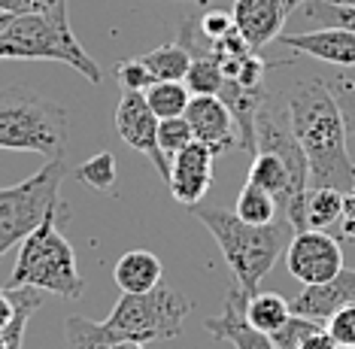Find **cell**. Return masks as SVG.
<instances>
[{"label":"cell","mask_w":355,"mask_h":349,"mask_svg":"<svg viewBox=\"0 0 355 349\" xmlns=\"http://www.w3.org/2000/svg\"><path fill=\"white\" fill-rule=\"evenodd\" d=\"M288 125L297 146L304 149L306 167H310V189H355V161L346 149V128L328 83L316 76L297 79L286 92Z\"/></svg>","instance_id":"6da1fadb"},{"label":"cell","mask_w":355,"mask_h":349,"mask_svg":"<svg viewBox=\"0 0 355 349\" xmlns=\"http://www.w3.org/2000/svg\"><path fill=\"white\" fill-rule=\"evenodd\" d=\"M195 216L216 237L234 280H237V289L246 298L258 291V282L273 271V264L279 262V255L286 253L288 240L295 234L286 219H277L270 225H249L243 219H237V213L204 207H195Z\"/></svg>","instance_id":"7a4b0ae2"},{"label":"cell","mask_w":355,"mask_h":349,"mask_svg":"<svg viewBox=\"0 0 355 349\" xmlns=\"http://www.w3.org/2000/svg\"><path fill=\"white\" fill-rule=\"evenodd\" d=\"M0 58H25V61H61L79 70L88 83H101L103 73L98 61L79 46L73 37L67 12H6L0 22Z\"/></svg>","instance_id":"3957f363"},{"label":"cell","mask_w":355,"mask_h":349,"mask_svg":"<svg viewBox=\"0 0 355 349\" xmlns=\"http://www.w3.org/2000/svg\"><path fill=\"white\" fill-rule=\"evenodd\" d=\"M70 137L67 110L31 88L0 92V149L37 152L46 161L64 158Z\"/></svg>","instance_id":"277c9868"},{"label":"cell","mask_w":355,"mask_h":349,"mask_svg":"<svg viewBox=\"0 0 355 349\" xmlns=\"http://www.w3.org/2000/svg\"><path fill=\"white\" fill-rule=\"evenodd\" d=\"M58 213L46 216L25 240L19 243V258L12 264L6 289H40L58 298L83 295V277L76 267V253L55 225Z\"/></svg>","instance_id":"5b68a950"},{"label":"cell","mask_w":355,"mask_h":349,"mask_svg":"<svg viewBox=\"0 0 355 349\" xmlns=\"http://www.w3.org/2000/svg\"><path fill=\"white\" fill-rule=\"evenodd\" d=\"M195 310L191 301L173 286H158L143 295H122L112 313L103 319V328L112 340H134V343H152V340H176L189 313Z\"/></svg>","instance_id":"8992f818"},{"label":"cell","mask_w":355,"mask_h":349,"mask_svg":"<svg viewBox=\"0 0 355 349\" xmlns=\"http://www.w3.org/2000/svg\"><path fill=\"white\" fill-rule=\"evenodd\" d=\"M67 176L64 158H52L25 182L0 189V258L19 246L46 216L58 213V189Z\"/></svg>","instance_id":"52a82bcc"},{"label":"cell","mask_w":355,"mask_h":349,"mask_svg":"<svg viewBox=\"0 0 355 349\" xmlns=\"http://www.w3.org/2000/svg\"><path fill=\"white\" fill-rule=\"evenodd\" d=\"M343 262L346 255L340 240L331 237L328 231H316V228L295 231L286 246L288 273L304 286H322V282L334 280L343 271Z\"/></svg>","instance_id":"ba28073f"},{"label":"cell","mask_w":355,"mask_h":349,"mask_svg":"<svg viewBox=\"0 0 355 349\" xmlns=\"http://www.w3.org/2000/svg\"><path fill=\"white\" fill-rule=\"evenodd\" d=\"M116 131L122 134V140L131 146V149L143 152L155 170L161 173V180H171V161L164 158L158 146V116L149 110L146 94L143 92H125L122 101L116 107Z\"/></svg>","instance_id":"9c48e42d"},{"label":"cell","mask_w":355,"mask_h":349,"mask_svg":"<svg viewBox=\"0 0 355 349\" xmlns=\"http://www.w3.org/2000/svg\"><path fill=\"white\" fill-rule=\"evenodd\" d=\"M185 121L195 134V143L207 146L213 155H225L234 146H240L231 110L216 94H191L189 107H185Z\"/></svg>","instance_id":"30bf717a"},{"label":"cell","mask_w":355,"mask_h":349,"mask_svg":"<svg viewBox=\"0 0 355 349\" xmlns=\"http://www.w3.org/2000/svg\"><path fill=\"white\" fill-rule=\"evenodd\" d=\"M213 161L216 155L200 143H189L182 152H176L171 161V194L182 207H200L213 185Z\"/></svg>","instance_id":"8fae6325"},{"label":"cell","mask_w":355,"mask_h":349,"mask_svg":"<svg viewBox=\"0 0 355 349\" xmlns=\"http://www.w3.org/2000/svg\"><path fill=\"white\" fill-rule=\"evenodd\" d=\"M234 28L246 40L252 52H261L268 43L279 40L288 12L282 0H234Z\"/></svg>","instance_id":"7c38bea8"},{"label":"cell","mask_w":355,"mask_h":349,"mask_svg":"<svg viewBox=\"0 0 355 349\" xmlns=\"http://www.w3.org/2000/svg\"><path fill=\"white\" fill-rule=\"evenodd\" d=\"M355 304V271L352 267H343L334 280L322 282V286H304V291L288 301L295 316H304V319L313 322H325L334 316L340 307Z\"/></svg>","instance_id":"4fadbf2b"},{"label":"cell","mask_w":355,"mask_h":349,"mask_svg":"<svg viewBox=\"0 0 355 349\" xmlns=\"http://www.w3.org/2000/svg\"><path fill=\"white\" fill-rule=\"evenodd\" d=\"M279 43L292 46L316 61L334 64V67H355V31L346 28H316L304 34H279Z\"/></svg>","instance_id":"5bb4252c"},{"label":"cell","mask_w":355,"mask_h":349,"mask_svg":"<svg viewBox=\"0 0 355 349\" xmlns=\"http://www.w3.org/2000/svg\"><path fill=\"white\" fill-rule=\"evenodd\" d=\"M243 307H246V295L234 286L228 291V298H225V310L219 316H209V319L204 322V328L216 340H228L234 349H277L268 334L255 331L246 322Z\"/></svg>","instance_id":"9a60e30c"},{"label":"cell","mask_w":355,"mask_h":349,"mask_svg":"<svg viewBox=\"0 0 355 349\" xmlns=\"http://www.w3.org/2000/svg\"><path fill=\"white\" fill-rule=\"evenodd\" d=\"M112 280L122 295H143L161 282V258L149 249H131L112 267Z\"/></svg>","instance_id":"2e32d148"},{"label":"cell","mask_w":355,"mask_h":349,"mask_svg":"<svg viewBox=\"0 0 355 349\" xmlns=\"http://www.w3.org/2000/svg\"><path fill=\"white\" fill-rule=\"evenodd\" d=\"M243 316L255 331L270 337L292 319V307H288V301L282 295H277V291H255V295L246 298Z\"/></svg>","instance_id":"e0dca14e"},{"label":"cell","mask_w":355,"mask_h":349,"mask_svg":"<svg viewBox=\"0 0 355 349\" xmlns=\"http://www.w3.org/2000/svg\"><path fill=\"white\" fill-rule=\"evenodd\" d=\"M140 61L152 73L155 83H182L185 73L191 67V55L180 43H164V46L152 49V52L140 55Z\"/></svg>","instance_id":"ac0fdd59"},{"label":"cell","mask_w":355,"mask_h":349,"mask_svg":"<svg viewBox=\"0 0 355 349\" xmlns=\"http://www.w3.org/2000/svg\"><path fill=\"white\" fill-rule=\"evenodd\" d=\"M343 213V191L337 189H306L304 201V225L316 231H328L331 225L340 222Z\"/></svg>","instance_id":"d6986e66"},{"label":"cell","mask_w":355,"mask_h":349,"mask_svg":"<svg viewBox=\"0 0 355 349\" xmlns=\"http://www.w3.org/2000/svg\"><path fill=\"white\" fill-rule=\"evenodd\" d=\"M234 213L237 219H243L249 225H270L277 222L279 216V204L270 198L264 189H258V185H243V191L237 194V207H234Z\"/></svg>","instance_id":"ffe728a7"},{"label":"cell","mask_w":355,"mask_h":349,"mask_svg":"<svg viewBox=\"0 0 355 349\" xmlns=\"http://www.w3.org/2000/svg\"><path fill=\"white\" fill-rule=\"evenodd\" d=\"M146 103L158 119H176L185 116V107L191 101V92L185 88V83H152L146 92Z\"/></svg>","instance_id":"44dd1931"},{"label":"cell","mask_w":355,"mask_h":349,"mask_svg":"<svg viewBox=\"0 0 355 349\" xmlns=\"http://www.w3.org/2000/svg\"><path fill=\"white\" fill-rule=\"evenodd\" d=\"M64 337H67V349H107L110 343H116L103 322H92L85 316H67Z\"/></svg>","instance_id":"7402d4cb"},{"label":"cell","mask_w":355,"mask_h":349,"mask_svg":"<svg viewBox=\"0 0 355 349\" xmlns=\"http://www.w3.org/2000/svg\"><path fill=\"white\" fill-rule=\"evenodd\" d=\"M76 180L85 182L88 189H94V191H110L112 194L116 185H119V167H116L112 152H98V155H92L85 164H79Z\"/></svg>","instance_id":"603a6c76"},{"label":"cell","mask_w":355,"mask_h":349,"mask_svg":"<svg viewBox=\"0 0 355 349\" xmlns=\"http://www.w3.org/2000/svg\"><path fill=\"white\" fill-rule=\"evenodd\" d=\"M185 88L191 94H216L219 97L222 85H225V76L219 70V61L213 55H204V58H191V67L185 73Z\"/></svg>","instance_id":"cb8c5ba5"},{"label":"cell","mask_w":355,"mask_h":349,"mask_svg":"<svg viewBox=\"0 0 355 349\" xmlns=\"http://www.w3.org/2000/svg\"><path fill=\"white\" fill-rule=\"evenodd\" d=\"M304 10L310 19L322 22V28H346L355 31V6L331 3V0H306Z\"/></svg>","instance_id":"d4e9b609"},{"label":"cell","mask_w":355,"mask_h":349,"mask_svg":"<svg viewBox=\"0 0 355 349\" xmlns=\"http://www.w3.org/2000/svg\"><path fill=\"white\" fill-rule=\"evenodd\" d=\"M189 143H195V134H191L185 116L158 119V146H161V152H164L167 161H171L176 152H182Z\"/></svg>","instance_id":"484cf974"},{"label":"cell","mask_w":355,"mask_h":349,"mask_svg":"<svg viewBox=\"0 0 355 349\" xmlns=\"http://www.w3.org/2000/svg\"><path fill=\"white\" fill-rule=\"evenodd\" d=\"M325 328H328V334L337 340L340 349H355V304L340 307V310L325 322Z\"/></svg>","instance_id":"4316f807"},{"label":"cell","mask_w":355,"mask_h":349,"mask_svg":"<svg viewBox=\"0 0 355 349\" xmlns=\"http://www.w3.org/2000/svg\"><path fill=\"white\" fill-rule=\"evenodd\" d=\"M331 94H334L337 107H340V116H343V128L346 134H355V79H334L328 83Z\"/></svg>","instance_id":"83f0119b"},{"label":"cell","mask_w":355,"mask_h":349,"mask_svg":"<svg viewBox=\"0 0 355 349\" xmlns=\"http://www.w3.org/2000/svg\"><path fill=\"white\" fill-rule=\"evenodd\" d=\"M316 325H322V322H313V319H304V316L292 313V319H288L286 325L277 331V334H270V340H273V346H277V349H295L297 343H301V337L310 334Z\"/></svg>","instance_id":"f1b7e54d"},{"label":"cell","mask_w":355,"mask_h":349,"mask_svg":"<svg viewBox=\"0 0 355 349\" xmlns=\"http://www.w3.org/2000/svg\"><path fill=\"white\" fill-rule=\"evenodd\" d=\"M116 76H119V83H122L125 92H146V88L155 83V79H152V73L143 67V61H140V58L119 61Z\"/></svg>","instance_id":"f546056e"},{"label":"cell","mask_w":355,"mask_h":349,"mask_svg":"<svg viewBox=\"0 0 355 349\" xmlns=\"http://www.w3.org/2000/svg\"><path fill=\"white\" fill-rule=\"evenodd\" d=\"M198 28H200V34L209 40V46H213L216 40H222L225 34H231V31H234V19H231V12L209 10V12H204L198 19Z\"/></svg>","instance_id":"4dcf8cb0"},{"label":"cell","mask_w":355,"mask_h":349,"mask_svg":"<svg viewBox=\"0 0 355 349\" xmlns=\"http://www.w3.org/2000/svg\"><path fill=\"white\" fill-rule=\"evenodd\" d=\"M340 237L346 243H355V189L343 194V213H340Z\"/></svg>","instance_id":"1f68e13d"},{"label":"cell","mask_w":355,"mask_h":349,"mask_svg":"<svg viewBox=\"0 0 355 349\" xmlns=\"http://www.w3.org/2000/svg\"><path fill=\"white\" fill-rule=\"evenodd\" d=\"M295 349H340V346H337V340L328 334L325 325H316L310 334L301 337V343H297Z\"/></svg>","instance_id":"d6a6232c"},{"label":"cell","mask_w":355,"mask_h":349,"mask_svg":"<svg viewBox=\"0 0 355 349\" xmlns=\"http://www.w3.org/2000/svg\"><path fill=\"white\" fill-rule=\"evenodd\" d=\"M25 10H31V12H49V15H64V12H67V0H25Z\"/></svg>","instance_id":"836d02e7"},{"label":"cell","mask_w":355,"mask_h":349,"mask_svg":"<svg viewBox=\"0 0 355 349\" xmlns=\"http://www.w3.org/2000/svg\"><path fill=\"white\" fill-rule=\"evenodd\" d=\"M12 310H15V307H12V295H10V289H3V291H0V331L10 325Z\"/></svg>","instance_id":"e575fe53"},{"label":"cell","mask_w":355,"mask_h":349,"mask_svg":"<svg viewBox=\"0 0 355 349\" xmlns=\"http://www.w3.org/2000/svg\"><path fill=\"white\" fill-rule=\"evenodd\" d=\"M25 0H0V12H21Z\"/></svg>","instance_id":"d590c367"},{"label":"cell","mask_w":355,"mask_h":349,"mask_svg":"<svg viewBox=\"0 0 355 349\" xmlns=\"http://www.w3.org/2000/svg\"><path fill=\"white\" fill-rule=\"evenodd\" d=\"M107 349H146L143 343H134V340H116V343H110Z\"/></svg>","instance_id":"8d00e7d4"},{"label":"cell","mask_w":355,"mask_h":349,"mask_svg":"<svg viewBox=\"0 0 355 349\" xmlns=\"http://www.w3.org/2000/svg\"><path fill=\"white\" fill-rule=\"evenodd\" d=\"M304 3H306V0H282V6H286V12H295V10H301Z\"/></svg>","instance_id":"74e56055"},{"label":"cell","mask_w":355,"mask_h":349,"mask_svg":"<svg viewBox=\"0 0 355 349\" xmlns=\"http://www.w3.org/2000/svg\"><path fill=\"white\" fill-rule=\"evenodd\" d=\"M331 3H343V6H355V0H331Z\"/></svg>","instance_id":"f35d334b"},{"label":"cell","mask_w":355,"mask_h":349,"mask_svg":"<svg viewBox=\"0 0 355 349\" xmlns=\"http://www.w3.org/2000/svg\"><path fill=\"white\" fill-rule=\"evenodd\" d=\"M0 349H10V346H6V340H3V334H0Z\"/></svg>","instance_id":"ab89813d"}]
</instances>
